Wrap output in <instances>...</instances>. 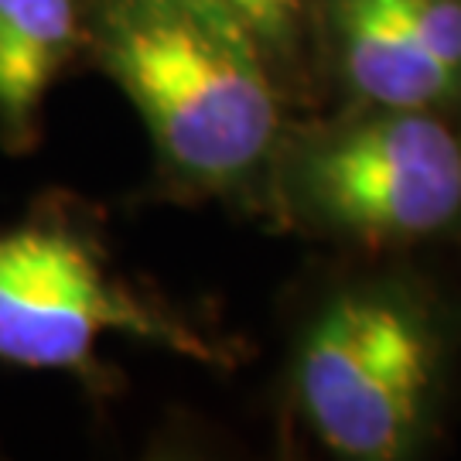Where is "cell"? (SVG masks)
Segmentation results:
<instances>
[{
  "label": "cell",
  "instance_id": "cell-1",
  "mask_svg": "<svg viewBox=\"0 0 461 461\" xmlns=\"http://www.w3.org/2000/svg\"><path fill=\"white\" fill-rule=\"evenodd\" d=\"M86 62L133 103L167 198L260 212L291 99L230 7L219 0H96Z\"/></svg>",
  "mask_w": 461,
  "mask_h": 461
},
{
  "label": "cell",
  "instance_id": "cell-6",
  "mask_svg": "<svg viewBox=\"0 0 461 461\" xmlns=\"http://www.w3.org/2000/svg\"><path fill=\"white\" fill-rule=\"evenodd\" d=\"M96 0H0V144L24 154L41 137L51 86L86 59Z\"/></svg>",
  "mask_w": 461,
  "mask_h": 461
},
{
  "label": "cell",
  "instance_id": "cell-3",
  "mask_svg": "<svg viewBox=\"0 0 461 461\" xmlns=\"http://www.w3.org/2000/svg\"><path fill=\"white\" fill-rule=\"evenodd\" d=\"M280 230L352 249H407L461 230V120L339 106L291 120L260 202Z\"/></svg>",
  "mask_w": 461,
  "mask_h": 461
},
{
  "label": "cell",
  "instance_id": "cell-7",
  "mask_svg": "<svg viewBox=\"0 0 461 461\" xmlns=\"http://www.w3.org/2000/svg\"><path fill=\"white\" fill-rule=\"evenodd\" d=\"M247 24L267 51L291 106H308L321 86L314 11L318 0H219Z\"/></svg>",
  "mask_w": 461,
  "mask_h": 461
},
{
  "label": "cell",
  "instance_id": "cell-2",
  "mask_svg": "<svg viewBox=\"0 0 461 461\" xmlns=\"http://www.w3.org/2000/svg\"><path fill=\"white\" fill-rule=\"evenodd\" d=\"M451 348L445 308L417 280H346L297 331L291 411L335 458H417L441 430Z\"/></svg>",
  "mask_w": 461,
  "mask_h": 461
},
{
  "label": "cell",
  "instance_id": "cell-5",
  "mask_svg": "<svg viewBox=\"0 0 461 461\" xmlns=\"http://www.w3.org/2000/svg\"><path fill=\"white\" fill-rule=\"evenodd\" d=\"M314 41L339 106L461 120V0H318Z\"/></svg>",
  "mask_w": 461,
  "mask_h": 461
},
{
  "label": "cell",
  "instance_id": "cell-4",
  "mask_svg": "<svg viewBox=\"0 0 461 461\" xmlns=\"http://www.w3.org/2000/svg\"><path fill=\"white\" fill-rule=\"evenodd\" d=\"M131 335L182 359L232 369L236 346L113 264L99 226L68 198L0 230V363L72 373L106 390L99 342Z\"/></svg>",
  "mask_w": 461,
  "mask_h": 461
}]
</instances>
